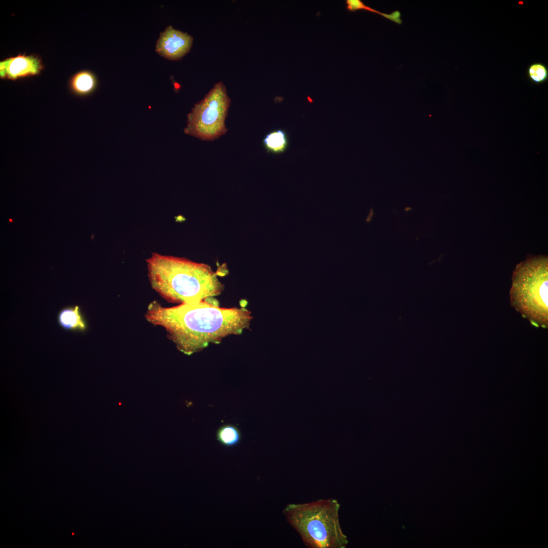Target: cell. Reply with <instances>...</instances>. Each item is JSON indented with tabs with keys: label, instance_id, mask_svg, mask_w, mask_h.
<instances>
[{
	"label": "cell",
	"instance_id": "6da1fadb",
	"mask_svg": "<svg viewBox=\"0 0 548 548\" xmlns=\"http://www.w3.org/2000/svg\"><path fill=\"white\" fill-rule=\"evenodd\" d=\"M145 316L150 323L163 327L178 349L187 355L241 334L249 328L252 319L245 308L220 307L206 300L169 307L154 301Z\"/></svg>",
	"mask_w": 548,
	"mask_h": 548
},
{
	"label": "cell",
	"instance_id": "7a4b0ae2",
	"mask_svg": "<svg viewBox=\"0 0 548 548\" xmlns=\"http://www.w3.org/2000/svg\"><path fill=\"white\" fill-rule=\"evenodd\" d=\"M147 262L152 288L169 302H198L219 295L223 289L207 264L158 253H153Z\"/></svg>",
	"mask_w": 548,
	"mask_h": 548
},
{
	"label": "cell",
	"instance_id": "3957f363",
	"mask_svg": "<svg viewBox=\"0 0 548 548\" xmlns=\"http://www.w3.org/2000/svg\"><path fill=\"white\" fill-rule=\"evenodd\" d=\"M340 504L335 499L291 503L283 510L289 523L310 548H345L348 543L339 521Z\"/></svg>",
	"mask_w": 548,
	"mask_h": 548
},
{
	"label": "cell",
	"instance_id": "277c9868",
	"mask_svg": "<svg viewBox=\"0 0 548 548\" xmlns=\"http://www.w3.org/2000/svg\"><path fill=\"white\" fill-rule=\"evenodd\" d=\"M548 258L529 255L516 266L509 292L510 303L536 327L548 326Z\"/></svg>",
	"mask_w": 548,
	"mask_h": 548
},
{
	"label": "cell",
	"instance_id": "5b68a950",
	"mask_svg": "<svg viewBox=\"0 0 548 548\" xmlns=\"http://www.w3.org/2000/svg\"><path fill=\"white\" fill-rule=\"evenodd\" d=\"M230 102L224 84H215L188 115L184 132L204 141H213L224 134L227 131L225 120Z\"/></svg>",
	"mask_w": 548,
	"mask_h": 548
},
{
	"label": "cell",
	"instance_id": "8992f818",
	"mask_svg": "<svg viewBox=\"0 0 548 548\" xmlns=\"http://www.w3.org/2000/svg\"><path fill=\"white\" fill-rule=\"evenodd\" d=\"M44 68L39 56L19 54L0 61V77L14 81L38 75Z\"/></svg>",
	"mask_w": 548,
	"mask_h": 548
},
{
	"label": "cell",
	"instance_id": "52a82bcc",
	"mask_svg": "<svg viewBox=\"0 0 548 548\" xmlns=\"http://www.w3.org/2000/svg\"><path fill=\"white\" fill-rule=\"evenodd\" d=\"M192 41L190 35L170 26L161 33L157 41L156 51L167 58L178 59L189 51Z\"/></svg>",
	"mask_w": 548,
	"mask_h": 548
},
{
	"label": "cell",
	"instance_id": "ba28073f",
	"mask_svg": "<svg viewBox=\"0 0 548 548\" xmlns=\"http://www.w3.org/2000/svg\"><path fill=\"white\" fill-rule=\"evenodd\" d=\"M58 325L64 330L84 332L87 329V323L80 306L70 305L61 309L57 316Z\"/></svg>",
	"mask_w": 548,
	"mask_h": 548
},
{
	"label": "cell",
	"instance_id": "9c48e42d",
	"mask_svg": "<svg viewBox=\"0 0 548 548\" xmlns=\"http://www.w3.org/2000/svg\"><path fill=\"white\" fill-rule=\"evenodd\" d=\"M96 85L94 75L88 71H81L74 75L69 82L71 91L76 95L83 96L88 95L95 89Z\"/></svg>",
	"mask_w": 548,
	"mask_h": 548
},
{
	"label": "cell",
	"instance_id": "30bf717a",
	"mask_svg": "<svg viewBox=\"0 0 548 548\" xmlns=\"http://www.w3.org/2000/svg\"><path fill=\"white\" fill-rule=\"evenodd\" d=\"M263 143L267 152L280 154L287 149L288 139L285 131L279 129L267 134L264 138Z\"/></svg>",
	"mask_w": 548,
	"mask_h": 548
},
{
	"label": "cell",
	"instance_id": "8fae6325",
	"mask_svg": "<svg viewBox=\"0 0 548 548\" xmlns=\"http://www.w3.org/2000/svg\"><path fill=\"white\" fill-rule=\"evenodd\" d=\"M218 441L227 447L237 445L242 438V434L238 428L231 424H225L219 427L216 432Z\"/></svg>",
	"mask_w": 548,
	"mask_h": 548
},
{
	"label": "cell",
	"instance_id": "7c38bea8",
	"mask_svg": "<svg viewBox=\"0 0 548 548\" xmlns=\"http://www.w3.org/2000/svg\"><path fill=\"white\" fill-rule=\"evenodd\" d=\"M345 3L346 9L350 12H354L358 10L367 11L376 13L398 24H401L402 23L401 19V13L399 11L396 10L391 14H386L379 12L365 5L361 0H346Z\"/></svg>",
	"mask_w": 548,
	"mask_h": 548
},
{
	"label": "cell",
	"instance_id": "4fadbf2b",
	"mask_svg": "<svg viewBox=\"0 0 548 548\" xmlns=\"http://www.w3.org/2000/svg\"><path fill=\"white\" fill-rule=\"evenodd\" d=\"M527 75L529 79L536 84L545 82L548 78L547 67L540 62L531 64L528 68Z\"/></svg>",
	"mask_w": 548,
	"mask_h": 548
}]
</instances>
